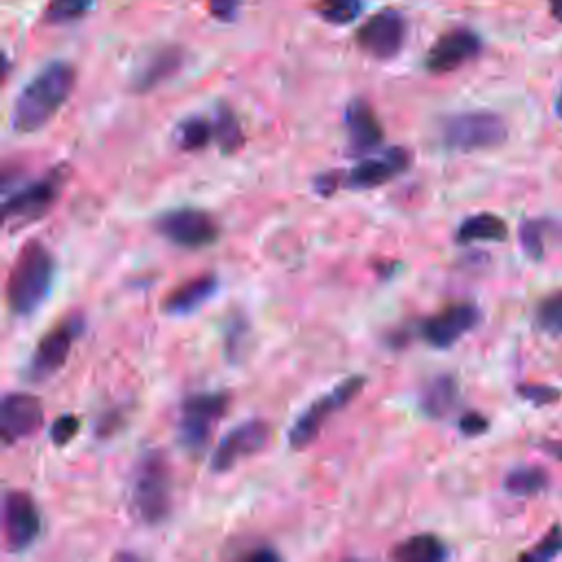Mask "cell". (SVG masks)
Here are the masks:
<instances>
[{
  "mask_svg": "<svg viewBox=\"0 0 562 562\" xmlns=\"http://www.w3.org/2000/svg\"><path fill=\"white\" fill-rule=\"evenodd\" d=\"M77 81V72L68 61L46 64L15 97L11 125L20 134H31L44 127L59 108L68 101Z\"/></svg>",
  "mask_w": 562,
  "mask_h": 562,
  "instance_id": "1",
  "label": "cell"
},
{
  "mask_svg": "<svg viewBox=\"0 0 562 562\" xmlns=\"http://www.w3.org/2000/svg\"><path fill=\"white\" fill-rule=\"evenodd\" d=\"M55 259L40 239H29L9 270L4 299L13 316H31L48 296Z\"/></svg>",
  "mask_w": 562,
  "mask_h": 562,
  "instance_id": "2",
  "label": "cell"
},
{
  "mask_svg": "<svg viewBox=\"0 0 562 562\" xmlns=\"http://www.w3.org/2000/svg\"><path fill=\"white\" fill-rule=\"evenodd\" d=\"M171 465L162 450L138 457L130 479V507L145 525L162 522L171 512Z\"/></svg>",
  "mask_w": 562,
  "mask_h": 562,
  "instance_id": "3",
  "label": "cell"
},
{
  "mask_svg": "<svg viewBox=\"0 0 562 562\" xmlns=\"http://www.w3.org/2000/svg\"><path fill=\"white\" fill-rule=\"evenodd\" d=\"M68 180V165H57L48 169L37 180H31L13 191L4 193L2 220L4 224H29L44 217L57 202L64 184Z\"/></svg>",
  "mask_w": 562,
  "mask_h": 562,
  "instance_id": "4",
  "label": "cell"
},
{
  "mask_svg": "<svg viewBox=\"0 0 562 562\" xmlns=\"http://www.w3.org/2000/svg\"><path fill=\"white\" fill-rule=\"evenodd\" d=\"M507 123L490 110H468L450 114L441 121V143L454 151H476L503 145Z\"/></svg>",
  "mask_w": 562,
  "mask_h": 562,
  "instance_id": "5",
  "label": "cell"
},
{
  "mask_svg": "<svg viewBox=\"0 0 562 562\" xmlns=\"http://www.w3.org/2000/svg\"><path fill=\"white\" fill-rule=\"evenodd\" d=\"M367 378L364 375H349L342 382H338L331 391L314 400L290 426L288 430V443L292 450H303L310 443H314L327 424L329 415L342 411L347 404H351L360 391L364 389Z\"/></svg>",
  "mask_w": 562,
  "mask_h": 562,
  "instance_id": "6",
  "label": "cell"
},
{
  "mask_svg": "<svg viewBox=\"0 0 562 562\" xmlns=\"http://www.w3.org/2000/svg\"><path fill=\"white\" fill-rule=\"evenodd\" d=\"M231 395L224 391H204L187 395L178 415V441L189 452H200L213 435L217 422L228 408Z\"/></svg>",
  "mask_w": 562,
  "mask_h": 562,
  "instance_id": "7",
  "label": "cell"
},
{
  "mask_svg": "<svg viewBox=\"0 0 562 562\" xmlns=\"http://www.w3.org/2000/svg\"><path fill=\"white\" fill-rule=\"evenodd\" d=\"M86 321L81 314H68L55 327H50L35 345L26 364V378L31 382H44L55 375L68 360L72 345L83 334Z\"/></svg>",
  "mask_w": 562,
  "mask_h": 562,
  "instance_id": "8",
  "label": "cell"
},
{
  "mask_svg": "<svg viewBox=\"0 0 562 562\" xmlns=\"http://www.w3.org/2000/svg\"><path fill=\"white\" fill-rule=\"evenodd\" d=\"M154 226L169 244L189 250L211 246L220 237V226L215 217L193 206L169 209L156 217Z\"/></svg>",
  "mask_w": 562,
  "mask_h": 562,
  "instance_id": "9",
  "label": "cell"
},
{
  "mask_svg": "<svg viewBox=\"0 0 562 562\" xmlns=\"http://www.w3.org/2000/svg\"><path fill=\"white\" fill-rule=\"evenodd\" d=\"M270 437H272V430H270V424L263 422V419H248V422H241L237 424L235 428H231L222 439L220 443L215 446L213 454H211V463L209 468L215 472V474H222V472H228L233 470L239 461L261 452L268 443H270Z\"/></svg>",
  "mask_w": 562,
  "mask_h": 562,
  "instance_id": "10",
  "label": "cell"
},
{
  "mask_svg": "<svg viewBox=\"0 0 562 562\" xmlns=\"http://www.w3.org/2000/svg\"><path fill=\"white\" fill-rule=\"evenodd\" d=\"M42 529V518L35 501L24 490H9L2 498V538L4 549L15 553L35 542Z\"/></svg>",
  "mask_w": 562,
  "mask_h": 562,
  "instance_id": "11",
  "label": "cell"
},
{
  "mask_svg": "<svg viewBox=\"0 0 562 562\" xmlns=\"http://www.w3.org/2000/svg\"><path fill=\"white\" fill-rule=\"evenodd\" d=\"M481 321V310L470 301H459L441 307L419 323V336L437 349H448L472 331Z\"/></svg>",
  "mask_w": 562,
  "mask_h": 562,
  "instance_id": "12",
  "label": "cell"
},
{
  "mask_svg": "<svg viewBox=\"0 0 562 562\" xmlns=\"http://www.w3.org/2000/svg\"><path fill=\"white\" fill-rule=\"evenodd\" d=\"M406 40V18L397 9L373 13L358 31L356 44L375 59H393Z\"/></svg>",
  "mask_w": 562,
  "mask_h": 562,
  "instance_id": "13",
  "label": "cell"
},
{
  "mask_svg": "<svg viewBox=\"0 0 562 562\" xmlns=\"http://www.w3.org/2000/svg\"><path fill=\"white\" fill-rule=\"evenodd\" d=\"M411 165H413L411 149L402 147V145H393V147L384 149L378 156L362 158L349 171H345L342 173V187L353 189V191L375 189V187L397 178L400 173L408 171Z\"/></svg>",
  "mask_w": 562,
  "mask_h": 562,
  "instance_id": "14",
  "label": "cell"
},
{
  "mask_svg": "<svg viewBox=\"0 0 562 562\" xmlns=\"http://www.w3.org/2000/svg\"><path fill=\"white\" fill-rule=\"evenodd\" d=\"M481 37L465 29V26H457L450 29L446 33H441L435 44L428 48L424 66L428 72L435 75H446L452 72L457 68H461L463 64L472 61L479 53H481Z\"/></svg>",
  "mask_w": 562,
  "mask_h": 562,
  "instance_id": "15",
  "label": "cell"
},
{
  "mask_svg": "<svg viewBox=\"0 0 562 562\" xmlns=\"http://www.w3.org/2000/svg\"><path fill=\"white\" fill-rule=\"evenodd\" d=\"M44 424V408L40 397L13 391L2 397L0 404V437L7 446L18 443L35 435Z\"/></svg>",
  "mask_w": 562,
  "mask_h": 562,
  "instance_id": "16",
  "label": "cell"
},
{
  "mask_svg": "<svg viewBox=\"0 0 562 562\" xmlns=\"http://www.w3.org/2000/svg\"><path fill=\"white\" fill-rule=\"evenodd\" d=\"M345 132L356 156L373 151L384 140V130L364 99H351L345 108Z\"/></svg>",
  "mask_w": 562,
  "mask_h": 562,
  "instance_id": "17",
  "label": "cell"
},
{
  "mask_svg": "<svg viewBox=\"0 0 562 562\" xmlns=\"http://www.w3.org/2000/svg\"><path fill=\"white\" fill-rule=\"evenodd\" d=\"M187 61V53L180 46H162L154 50L149 57L143 59V64L132 75V90L134 92H149L158 88L160 83L169 81L173 75L182 70Z\"/></svg>",
  "mask_w": 562,
  "mask_h": 562,
  "instance_id": "18",
  "label": "cell"
},
{
  "mask_svg": "<svg viewBox=\"0 0 562 562\" xmlns=\"http://www.w3.org/2000/svg\"><path fill=\"white\" fill-rule=\"evenodd\" d=\"M217 290V277L215 274H200L189 279L187 283L173 288L165 301H162V312L171 316H184L202 307Z\"/></svg>",
  "mask_w": 562,
  "mask_h": 562,
  "instance_id": "19",
  "label": "cell"
},
{
  "mask_svg": "<svg viewBox=\"0 0 562 562\" xmlns=\"http://www.w3.org/2000/svg\"><path fill=\"white\" fill-rule=\"evenodd\" d=\"M457 400H459V386H457L454 375H450V373H439V375H435V378L424 386V393H422V411H424L428 417L439 419V417H446V415L457 406Z\"/></svg>",
  "mask_w": 562,
  "mask_h": 562,
  "instance_id": "20",
  "label": "cell"
},
{
  "mask_svg": "<svg viewBox=\"0 0 562 562\" xmlns=\"http://www.w3.org/2000/svg\"><path fill=\"white\" fill-rule=\"evenodd\" d=\"M391 558L400 562H439L448 558V547L435 533H417L397 542Z\"/></svg>",
  "mask_w": 562,
  "mask_h": 562,
  "instance_id": "21",
  "label": "cell"
},
{
  "mask_svg": "<svg viewBox=\"0 0 562 562\" xmlns=\"http://www.w3.org/2000/svg\"><path fill=\"white\" fill-rule=\"evenodd\" d=\"M507 237V224L494 213H476L465 217L454 239L459 244H472V241H503Z\"/></svg>",
  "mask_w": 562,
  "mask_h": 562,
  "instance_id": "22",
  "label": "cell"
},
{
  "mask_svg": "<svg viewBox=\"0 0 562 562\" xmlns=\"http://www.w3.org/2000/svg\"><path fill=\"white\" fill-rule=\"evenodd\" d=\"M213 143L222 154H235L244 147L246 138L235 112L228 105H217L213 112Z\"/></svg>",
  "mask_w": 562,
  "mask_h": 562,
  "instance_id": "23",
  "label": "cell"
},
{
  "mask_svg": "<svg viewBox=\"0 0 562 562\" xmlns=\"http://www.w3.org/2000/svg\"><path fill=\"white\" fill-rule=\"evenodd\" d=\"M173 140L182 151H198L213 143V119L193 114L182 119L173 130Z\"/></svg>",
  "mask_w": 562,
  "mask_h": 562,
  "instance_id": "24",
  "label": "cell"
},
{
  "mask_svg": "<svg viewBox=\"0 0 562 562\" xmlns=\"http://www.w3.org/2000/svg\"><path fill=\"white\" fill-rule=\"evenodd\" d=\"M503 485L514 496H536L549 487V474L540 465H520L507 472Z\"/></svg>",
  "mask_w": 562,
  "mask_h": 562,
  "instance_id": "25",
  "label": "cell"
},
{
  "mask_svg": "<svg viewBox=\"0 0 562 562\" xmlns=\"http://www.w3.org/2000/svg\"><path fill=\"white\" fill-rule=\"evenodd\" d=\"M314 11L329 24H349L362 11V0H318Z\"/></svg>",
  "mask_w": 562,
  "mask_h": 562,
  "instance_id": "26",
  "label": "cell"
},
{
  "mask_svg": "<svg viewBox=\"0 0 562 562\" xmlns=\"http://www.w3.org/2000/svg\"><path fill=\"white\" fill-rule=\"evenodd\" d=\"M536 323L542 331L560 336L562 334V290L547 294L536 307Z\"/></svg>",
  "mask_w": 562,
  "mask_h": 562,
  "instance_id": "27",
  "label": "cell"
},
{
  "mask_svg": "<svg viewBox=\"0 0 562 562\" xmlns=\"http://www.w3.org/2000/svg\"><path fill=\"white\" fill-rule=\"evenodd\" d=\"M97 0H48L44 18L50 24H68L83 18Z\"/></svg>",
  "mask_w": 562,
  "mask_h": 562,
  "instance_id": "28",
  "label": "cell"
},
{
  "mask_svg": "<svg viewBox=\"0 0 562 562\" xmlns=\"http://www.w3.org/2000/svg\"><path fill=\"white\" fill-rule=\"evenodd\" d=\"M549 228V222L544 220H527L520 224L518 237H520V246L522 250L531 257V259H542L544 255V233Z\"/></svg>",
  "mask_w": 562,
  "mask_h": 562,
  "instance_id": "29",
  "label": "cell"
},
{
  "mask_svg": "<svg viewBox=\"0 0 562 562\" xmlns=\"http://www.w3.org/2000/svg\"><path fill=\"white\" fill-rule=\"evenodd\" d=\"M562 553V529L560 525H553L529 551L522 553V560H553Z\"/></svg>",
  "mask_w": 562,
  "mask_h": 562,
  "instance_id": "30",
  "label": "cell"
},
{
  "mask_svg": "<svg viewBox=\"0 0 562 562\" xmlns=\"http://www.w3.org/2000/svg\"><path fill=\"white\" fill-rule=\"evenodd\" d=\"M516 393H518L522 400L531 402L533 406H549V404L558 402L560 395H562V393H560L555 386H551V384H533V382H522V384H518V386H516Z\"/></svg>",
  "mask_w": 562,
  "mask_h": 562,
  "instance_id": "31",
  "label": "cell"
},
{
  "mask_svg": "<svg viewBox=\"0 0 562 562\" xmlns=\"http://www.w3.org/2000/svg\"><path fill=\"white\" fill-rule=\"evenodd\" d=\"M79 417L77 415H70V413H66V415H59L55 422H53V426H50V441L55 443V446H66L68 441H72L75 439V435L79 432Z\"/></svg>",
  "mask_w": 562,
  "mask_h": 562,
  "instance_id": "32",
  "label": "cell"
},
{
  "mask_svg": "<svg viewBox=\"0 0 562 562\" xmlns=\"http://www.w3.org/2000/svg\"><path fill=\"white\" fill-rule=\"evenodd\" d=\"M490 422L485 415H481L479 411H468L459 417V430L465 435V437H476V435H483L487 430Z\"/></svg>",
  "mask_w": 562,
  "mask_h": 562,
  "instance_id": "33",
  "label": "cell"
},
{
  "mask_svg": "<svg viewBox=\"0 0 562 562\" xmlns=\"http://www.w3.org/2000/svg\"><path fill=\"white\" fill-rule=\"evenodd\" d=\"M314 191L323 198L334 195L340 187H342V171H327V173H318L312 182Z\"/></svg>",
  "mask_w": 562,
  "mask_h": 562,
  "instance_id": "34",
  "label": "cell"
},
{
  "mask_svg": "<svg viewBox=\"0 0 562 562\" xmlns=\"http://www.w3.org/2000/svg\"><path fill=\"white\" fill-rule=\"evenodd\" d=\"M241 0H206L209 13L220 22H231L239 9Z\"/></svg>",
  "mask_w": 562,
  "mask_h": 562,
  "instance_id": "35",
  "label": "cell"
},
{
  "mask_svg": "<svg viewBox=\"0 0 562 562\" xmlns=\"http://www.w3.org/2000/svg\"><path fill=\"white\" fill-rule=\"evenodd\" d=\"M239 558L241 560H261L263 562V560H279V553L270 544H257L250 551H241Z\"/></svg>",
  "mask_w": 562,
  "mask_h": 562,
  "instance_id": "36",
  "label": "cell"
},
{
  "mask_svg": "<svg viewBox=\"0 0 562 562\" xmlns=\"http://www.w3.org/2000/svg\"><path fill=\"white\" fill-rule=\"evenodd\" d=\"M542 448H544L549 454H553L555 459L562 461V441H547V443H542Z\"/></svg>",
  "mask_w": 562,
  "mask_h": 562,
  "instance_id": "37",
  "label": "cell"
},
{
  "mask_svg": "<svg viewBox=\"0 0 562 562\" xmlns=\"http://www.w3.org/2000/svg\"><path fill=\"white\" fill-rule=\"evenodd\" d=\"M549 9H551V15L562 22V0H549Z\"/></svg>",
  "mask_w": 562,
  "mask_h": 562,
  "instance_id": "38",
  "label": "cell"
},
{
  "mask_svg": "<svg viewBox=\"0 0 562 562\" xmlns=\"http://www.w3.org/2000/svg\"><path fill=\"white\" fill-rule=\"evenodd\" d=\"M555 114L562 119V88H560V92H558V97H555Z\"/></svg>",
  "mask_w": 562,
  "mask_h": 562,
  "instance_id": "39",
  "label": "cell"
}]
</instances>
